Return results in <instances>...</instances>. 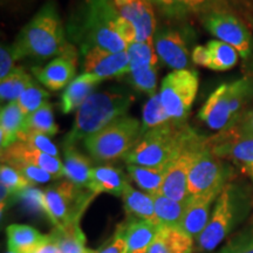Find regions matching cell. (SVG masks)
I'll return each mask as SVG.
<instances>
[{"mask_svg": "<svg viewBox=\"0 0 253 253\" xmlns=\"http://www.w3.org/2000/svg\"><path fill=\"white\" fill-rule=\"evenodd\" d=\"M158 67L130 68L128 75V82L135 89L153 96L156 94Z\"/></svg>", "mask_w": 253, "mask_h": 253, "instance_id": "8d00e7d4", "label": "cell"}, {"mask_svg": "<svg viewBox=\"0 0 253 253\" xmlns=\"http://www.w3.org/2000/svg\"><path fill=\"white\" fill-rule=\"evenodd\" d=\"M218 196L219 195L209 194L189 198L179 227L194 240H197L207 227L212 212L211 208L214 205Z\"/></svg>", "mask_w": 253, "mask_h": 253, "instance_id": "ffe728a7", "label": "cell"}, {"mask_svg": "<svg viewBox=\"0 0 253 253\" xmlns=\"http://www.w3.org/2000/svg\"><path fill=\"white\" fill-rule=\"evenodd\" d=\"M8 251L15 253H34L46 242L47 236L34 227L21 224H12L6 229Z\"/></svg>", "mask_w": 253, "mask_h": 253, "instance_id": "4316f807", "label": "cell"}, {"mask_svg": "<svg viewBox=\"0 0 253 253\" xmlns=\"http://www.w3.org/2000/svg\"><path fill=\"white\" fill-rule=\"evenodd\" d=\"M246 198L233 183H227L214 202L205 230L196 240L199 252H212L232 233L245 214Z\"/></svg>", "mask_w": 253, "mask_h": 253, "instance_id": "8992f818", "label": "cell"}, {"mask_svg": "<svg viewBox=\"0 0 253 253\" xmlns=\"http://www.w3.org/2000/svg\"><path fill=\"white\" fill-rule=\"evenodd\" d=\"M20 197L23 198L25 205L30 209L32 212L42 213L43 216L49 218V211L46 203L45 191L39 189L30 188L26 191H24L20 195Z\"/></svg>", "mask_w": 253, "mask_h": 253, "instance_id": "b9f144b4", "label": "cell"}, {"mask_svg": "<svg viewBox=\"0 0 253 253\" xmlns=\"http://www.w3.org/2000/svg\"><path fill=\"white\" fill-rule=\"evenodd\" d=\"M116 14L130 23L138 41L154 40L157 21L151 0H107Z\"/></svg>", "mask_w": 253, "mask_h": 253, "instance_id": "5bb4252c", "label": "cell"}, {"mask_svg": "<svg viewBox=\"0 0 253 253\" xmlns=\"http://www.w3.org/2000/svg\"><path fill=\"white\" fill-rule=\"evenodd\" d=\"M198 136V132L186 122L167 123L144 132L123 160L126 164L134 166L167 167Z\"/></svg>", "mask_w": 253, "mask_h": 253, "instance_id": "7a4b0ae2", "label": "cell"}, {"mask_svg": "<svg viewBox=\"0 0 253 253\" xmlns=\"http://www.w3.org/2000/svg\"><path fill=\"white\" fill-rule=\"evenodd\" d=\"M63 168L65 177L80 188L87 189L89 183L91 161L75 147V144H63Z\"/></svg>", "mask_w": 253, "mask_h": 253, "instance_id": "cb8c5ba5", "label": "cell"}, {"mask_svg": "<svg viewBox=\"0 0 253 253\" xmlns=\"http://www.w3.org/2000/svg\"><path fill=\"white\" fill-rule=\"evenodd\" d=\"M130 71L128 52L112 53L97 47L84 52V73H89L102 80L125 77Z\"/></svg>", "mask_w": 253, "mask_h": 253, "instance_id": "9a60e30c", "label": "cell"}, {"mask_svg": "<svg viewBox=\"0 0 253 253\" xmlns=\"http://www.w3.org/2000/svg\"><path fill=\"white\" fill-rule=\"evenodd\" d=\"M0 183L5 185L13 196H20L27 189L33 188V183L8 164L1 163L0 167Z\"/></svg>", "mask_w": 253, "mask_h": 253, "instance_id": "ab89813d", "label": "cell"}, {"mask_svg": "<svg viewBox=\"0 0 253 253\" xmlns=\"http://www.w3.org/2000/svg\"><path fill=\"white\" fill-rule=\"evenodd\" d=\"M49 97V93L40 87L36 82H32L28 86L21 96L18 99V104L20 109L23 110L25 115L28 116L32 113H34L42 106L43 103L47 102Z\"/></svg>", "mask_w": 253, "mask_h": 253, "instance_id": "f35d334b", "label": "cell"}, {"mask_svg": "<svg viewBox=\"0 0 253 253\" xmlns=\"http://www.w3.org/2000/svg\"><path fill=\"white\" fill-rule=\"evenodd\" d=\"M198 73L194 69L172 71L163 79L158 94L171 121L186 122L198 93Z\"/></svg>", "mask_w": 253, "mask_h": 253, "instance_id": "8fae6325", "label": "cell"}, {"mask_svg": "<svg viewBox=\"0 0 253 253\" xmlns=\"http://www.w3.org/2000/svg\"><path fill=\"white\" fill-rule=\"evenodd\" d=\"M151 2H153V0H151Z\"/></svg>", "mask_w": 253, "mask_h": 253, "instance_id": "816d5d0a", "label": "cell"}, {"mask_svg": "<svg viewBox=\"0 0 253 253\" xmlns=\"http://www.w3.org/2000/svg\"><path fill=\"white\" fill-rule=\"evenodd\" d=\"M78 71V52H72L54 58L43 67H34L32 69L34 77L47 89L58 91L66 89L75 79Z\"/></svg>", "mask_w": 253, "mask_h": 253, "instance_id": "ac0fdd59", "label": "cell"}, {"mask_svg": "<svg viewBox=\"0 0 253 253\" xmlns=\"http://www.w3.org/2000/svg\"><path fill=\"white\" fill-rule=\"evenodd\" d=\"M18 141L30 144L32 147L37 148V149L43 151V153L48 155H52L54 157L60 156L58 147L53 143L49 136L42 134V132L34 130H24L19 135Z\"/></svg>", "mask_w": 253, "mask_h": 253, "instance_id": "60d3db41", "label": "cell"}, {"mask_svg": "<svg viewBox=\"0 0 253 253\" xmlns=\"http://www.w3.org/2000/svg\"><path fill=\"white\" fill-rule=\"evenodd\" d=\"M142 132H147L157 126H164L167 123L173 122L169 118L168 113L164 109L160 94L156 93L149 97L148 102L144 104L142 112Z\"/></svg>", "mask_w": 253, "mask_h": 253, "instance_id": "e575fe53", "label": "cell"}, {"mask_svg": "<svg viewBox=\"0 0 253 253\" xmlns=\"http://www.w3.org/2000/svg\"><path fill=\"white\" fill-rule=\"evenodd\" d=\"M253 103V75L223 84L208 97L198 118L212 130L230 128Z\"/></svg>", "mask_w": 253, "mask_h": 253, "instance_id": "277c9868", "label": "cell"}, {"mask_svg": "<svg viewBox=\"0 0 253 253\" xmlns=\"http://www.w3.org/2000/svg\"><path fill=\"white\" fill-rule=\"evenodd\" d=\"M201 23L217 40L232 46L243 59H249L253 52V36L248 24L224 6L209 8L199 14Z\"/></svg>", "mask_w": 253, "mask_h": 253, "instance_id": "30bf717a", "label": "cell"}, {"mask_svg": "<svg viewBox=\"0 0 253 253\" xmlns=\"http://www.w3.org/2000/svg\"><path fill=\"white\" fill-rule=\"evenodd\" d=\"M11 47L15 61L26 58H58L75 49L66 39L58 7L52 0L47 1L25 25Z\"/></svg>", "mask_w": 253, "mask_h": 253, "instance_id": "6da1fadb", "label": "cell"}, {"mask_svg": "<svg viewBox=\"0 0 253 253\" xmlns=\"http://www.w3.org/2000/svg\"><path fill=\"white\" fill-rule=\"evenodd\" d=\"M45 191L49 218L56 229H69L80 225V219L95 194L80 188L71 181H63L48 186Z\"/></svg>", "mask_w": 253, "mask_h": 253, "instance_id": "ba28073f", "label": "cell"}, {"mask_svg": "<svg viewBox=\"0 0 253 253\" xmlns=\"http://www.w3.org/2000/svg\"><path fill=\"white\" fill-rule=\"evenodd\" d=\"M12 168H14L15 170H18L21 175H24L28 181L36 184H43V183H48L52 181L53 176L48 173L45 170H42L41 168H38L36 166H31V164H25V163H11L8 164Z\"/></svg>", "mask_w": 253, "mask_h": 253, "instance_id": "7bdbcfd3", "label": "cell"}, {"mask_svg": "<svg viewBox=\"0 0 253 253\" xmlns=\"http://www.w3.org/2000/svg\"><path fill=\"white\" fill-rule=\"evenodd\" d=\"M1 197H0V205H1V213H4V210L6 208L8 207V203H9V199H11L12 197H14L13 195L9 192V190L6 188L5 185L1 184Z\"/></svg>", "mask_w": 253, "mask_h": 253, "instance_id": "681fc988", "label": "cell"}, {"mask_svg": "<svg viewBox=\"0 0 253 253\" xmlns=\"http://www.w3.org/2000/svg\"><path fill=\"white\" fill-rule=\"evenodd\" d=\"M54 238L61 253H96L97 251L86 246V237L80 225L69 229H56L49 233Z\"/></svg>", "mask_w": 253, "mask_h": 253, "instance_id": "1f68e13d", "label": "cell"}, {"mask_svg": "<svg viewBox=\"0 0 253 253\" xmlns=\"http://www.w3.org/2000/svg\"><path fill=\"white\" fill-rule=\"evenodd\" d=\"M195 240L181 227H162L148 253H192Z\"/></svg>", "mask_w": 253, "mask_h": 253, "instance_id": "d4e9b609", "label": "cell"}, {"mask_svg": "<svg viewBox=\"0 0 253 253\" xmlns=\"http://www.w3.org/2000/svg\"><path fill=\"white\" fill-rule=\"evenodd\" d=\"M24 130H34L42 132L47 136L58 134L59 126L55 123L52 104L48 101L43 103L39 109L26 116Z\"/></svg>", "mask_w": 253, "mask_h": 253, "instance_id": "836d02e7", "label": "cell"}, {"mask_svg": "<svg viewBox=\"0 0 253 253\" xmlns=\"http://www.w3.org/2000/svg\"><path fill=\"white\" fill-rule=\"evenodd\" d=\"M204 136L199 135L198 138L192 142L188 148H185L181 154L167 167L166 176L162 184L161 194L173 201L185 202L189 201L190 196L188 191V177L195 153L198 145L204 140Z\"/></svg>", "mask_w": 253, "mask_h": 253, "instance_id": "4fadbf2b", "label": "cell"}, {"mask_svg": "<svg viewBox=\"0 0 253 253\" xmlns=\"http://www.w3.org/2000/svg\"><path fill=\"white\" fill-rule=\"evenodd\" d=\"M26 115L20 109L17 101L9 102L0 110V148L1 151L18 141L24 131Z\"/></svg>", "mask_w": 253, "mask_h": 253, "instance_id": "484cf974", "label": "cell"}, {"mask_svg": "<svg viewBox=\"0 0 253 253\" xmlns=\"http://www.w3.org/2000/svg\"><path fill=\"white\" fill-rule=\"evenodd\" d=\"M134 100V95L119 89L94 91L78 108L74 123L63 144H77L84 141L115 120L126 116Z\"/></svg>", "mask_w": 253, "mask_h": 253, "instance_id": "3957f363", "label": "cell"}, {"mask_svg": "<svg viewBox=\"0 0 253 253\" xmlns=\"http://www.w3.org/2000/svg\"><path fill=\"white\" fill-rule=\"evenodd\" d=\"M155 212L162 227H179L184 216L186 203L173 201L162 194L153 196Z\"/></svg>", "mask_w": 253, "mask_h": 253, "instance_id": "4dcf8cb0", "label": "cell"}, {"mask_svg": "<svg viewBox=\"0 0 253 253\" xmlns=\"http://www.w3.org/2000/svg\"><path fill=\"white\" fill-rule=\"evenodd\" d=\"M155 7L170 18H184L201 14L209 8L221 6L219 0H153Z\"/></svg>", "mask_w": 253, "mask_h": 253, "instance_id": "f1b7e54d", "label": "cell"}, {"mask_svg": "<svg viewBox=\"0 0 253 253\" xmlns=\"http://www.w3.org/2000/svg\"><path fill=\"white\" fill-rule=\"evenodd\" d=\"M14 56L13 52H12V47L7 45H1L0 48V80L8 77L13 69L14 66Z\"/></svg>", "mask_w": 253, "mask_h": 253, "instance_id": "7dc6e473", "label": "cell"}, {"mask_svg": "<svg viewBox=\"0 0 253 253\" xmlns=\"http://www.w3.org/2000/svg\"><path fill=\"white\" fill-rule=\"evenodd\" d=\"M232 169L226 161L216 156L210 149L208 137L198 145L188 177L190 197L209 194L220 195L227 183H230Z\"/></svg>", "mask_w": 253, "mask_h": 253, "instance_id": "9c48e42d", "label": "cell"}, {"mask_svg": "<svg viewBox=\"0 0 253 253\" xmlns=\"http://www.w3.org/2000/svg\"><path fill=\"white\" fill-rule=\"evenodd\" d=\"M1 163H25L41 168L50 175L53 178L58 179L65 177V168L63 162L59 157H54L43 151H41L32 145L17 141L1 151Z\"/></svg>", "mask_w": 253, "mask_h": 253, "instance_id": "2e32d148", "label": "cell"}, {"mask_svg": "<svg viewBox=\"0 0 253 253\" xmlns=\"http://www.w3.org/2000/svg\"><path fill=\"white\" fill-rule=\"evenodd\" d=\"M5 253H15V252H12V251H7V252H5Z\"/></svg>", "mask_w": 253, "mask_h": 253, "instance_id": "f907efd6", "label": "cell"}, {"mask_svg": "<svg viewBox=\"0 0 253 253\" xmlns=\"http://www.w3.org/2000/svg\"><path fill=\"white\" fill-rule=\"evenodd\" d=\"M154 45L160 61L173 71L190 69V52L185 38L173 28H162L154 36Z\"/></svg>", "mask_w": 253, "mask_h": 253, "instance_id": "e0dca14e", "label": "cell"}, {"mask_svg": "<svg viewBox=\"0 0 253 253\" xmlns=\"http://www.w3.org/2000/svg\"><path fill=\"white\" fill-rule=\"evenodd\" d=\"M167 167L150 168L128 164L126 170H128L129 177L136 183L138 188L143 190L145 194L156 196L160 195L162 190Z\"/></svg>", "mask_w": 253, "mask_h": 253, "instance_id": "f546056e", "label": "cell"}, {"mask_svg": "<svg viewBox=\"0 0 253 253\" xmlns=\"http://www.w3.org/2000/svg\"><path fill=\"white\" fill-rule=\"evenodd\" d=\"M221 6L238 14L246 24L253 26V0H219Z\"/></svg>", "mask_w": 253, "mask_h": 253, "instance_id": "ee69618b", "label": "cell"}, {"mask_svg": "<svg viewBox=\"0 0 253 253\" xmlns=\"http://www.w3.org/2000/svg\"><path fill=\"white\" fill-rule=\"evenodd\" d=\"M208 141L216 156L235 164L253 183V136L233 135L223 130L208 137Z\"/></svg>", "mask_w": 253, "mask_h": 253, "instance_id": "7c38bea8", "label": "cell"}, {"mask_svg": "<svg viewBox=\"0 0 253 253\" xmlns=\"http://www.w3.org/2000/svg\"><path fill=\"white\" fill-rule=\"evenodd\" d=\"M32 82L33 79L23 67H15L8 77L0 80V99L2 102H15Z\"/></svg>", "mask_w": 253, "mask_h": 253, "instance_id": "d6a6232c", "label": "cell"}, {"mask_svg": "<svg viewBox=\"0 0 253 253\" xmlns=\"http://www.w3.org/2000/svg\"><path fill=\"white\" fill-rule=\"evenodd\" d=\"M162 226L149 220L132 218L125 225L126 253H148Z\"/></svg>", "mask_w": 253, "mask_h": 253, "instance_id": "603a6c76", "label": "cell"}, {"mask_svg": "<svg viewBox=\"0 0 253 253\" xmlns=\"http://www.w3.org/2000/svg\"><path fill=\"white\" fill-rule=\"evenodd\" d=\"M129 184L125 172L113 166H99L91 169L88 190L95 195L110 194L122 196Z\"/></svg>", "mask_w": 253, "mask_h": 253, "instance_id": "44dd1931", "label": "cell"}, {"mask_svg": "<svg viewBox=\"0 0 253 253\" xmlns=\"http://www.w3.org/2000/svg\"><path fill=\"white\" fill-rule=\"evenodd\" d=\"M238 59L239 53L232 46L217 39L208 41L205 46L195 47L191 53V60L195 65L214 72L232 69L238 63Z\"/></svg>", "mask_w": 253, "mask_h": 253, "instance_id": "d6986e66", "label": "cell"}, {"mask_svg": "<svg viewBox=\"0 0 253 253\" xmlns=\"http://www.w3.org/2000/svg\"><path fill=\"white\" fill-rule=\"evenodd\" d=\"M121 197L126 213L134 218H138V219L149 220L153 223L160 224L156 217V212H155L153 196L138 191V190L132 188L129 183Z\"/></svg>", "mask_w": 253, "mask_h": 253, "instance_id": "83f0119b", "label": "cell"}, {"mask_svg": "<svg viewBox=\"0 0 253 253\" xmlns=\"http://www.w3.org/2000/svg\"><path fill=\"white\" fill-rule=\"evenodd\" d=\"M143 135L142 122L123 116L84 141V148L96 162H112L125 158Z\"/></svg>", "mask_w": 253, "mask_h": 253, "instance_id": "52a82bcc", "label": "cell"}, {"mask_svg": "<svg viewBox=\"0 0 253 253\" xmlns=\"http://www.w3.org/2000/svg\"><path fill=\"white\" fill-rule=\"evenodd\" d=\"M34 253H61L58 244L50 235H47L46 242L40 246Z\"/></svg>", "mask_w": 253, "mask_h": 253, "instance_id": "c3c4849f", "label": "cell"}, {"mask_svg": "<svg viewBox=\"0 0 253 253\" xmlns=\"http://www.w3.org/2000/svg\"><path fill=\"white\" fill-rule=\"evenodd\" d=\"M103 80L94 74L82 73L68 84L63 90L60 109L63 114H69L78 110L79 107L94 93V88Z\"/></svg>", "mask_w": 253, "mask_h": 253, "instance_id": "7402d4cb", "label": "cell"}, {"mask_svg": "<svg viewBox=\"0 0 253 253\" xmlns=\"http://www.w3.org/2000/svg\"><path fill=\"white\" fill-rule=\"evenodd\" d=\"M126 239L125 225H120L112 239L96 253H126Z\"/></svg>", "mask_w": 253, "mask_h": 253, "instance_id": "bcb514c9", "label": "cell"}, {"mask_svg": "<svg viewBox=\"0 0 253 253\" xmlns=\"http://www.w3.org/2000/svg\"><path fill=\"white\" fill-rule=\"evenodd\" d=\"M130 61V68L158 67V55L155 49L154 40L137 41L126 49Z\"/></svg>", "mask_w": 253, "mask_h": 253, "instance_id": "d590c367", "label": "cell"}, {"mask_svg": "<svg viewBox=\"0 0 253 253\" xmlns=\"http://www.w3.org/2000/svg\"><path fill=\"white\" fill-rule=\"evenodd\" d=\"M81 14L79 33L84 37L82 52L93 47L112 53L128 49L129 46L116 30L119 15L107 0H86Z\"/></svg>", "mask_w": 253, "mask_h": 253, "instance_id": "5b68a950", "label": "cell"}, {"mask_svg": "<svg viewBox=\"0 0 253 253\" xmlns=\"http://www.w3.org/2000/svg\"><path fill=\"white\" fill-rule=\"evenodd\" d=\"M224 131H227L233 135L253 136V103L230 128L225 129Z\"/></svg>", "mask_w": 253, "mask_h": 253, "instance_id": "f6af8a7d", "label": "cell"}, {"mask_svg": "<svg viewBox=\"0 0 253 253\" xmlns=\"http://www.w3.org/2000/svg\"><path fill=\"white\" fill-rule=\"evenodd\" d=\"M217 253H253V220L231 235Z\"/></svg>", "mask_w": 253, "mask_h": 253, "instance_id": "74e56055", "label": "cell"}]
</instances>
